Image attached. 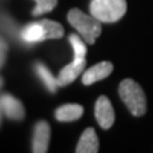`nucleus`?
I'll return each mask as SVG.
<instances>
[{
    "mask_svg": "<svg viewBox=\"0 0 153 153\" xmlns=\"http://www.w3.org/2000/svg\"><path fill=\"white\" fill-rule=\"evenodd\" d=\"M0 106H1L3 114H4L9 119L22 120L23 118H24V115H26L22 102H20L19 99H16L14 97L9 95V94L0 95Z\"/></svg>",
    "mask_w": 153,
    "mask_h": 153,
    "instance_id": "6",
    "label": "nucleus"
},
{
    "mask_svg": "<svg viewBox=\"0 0 153 153\" xmlns=\"http://www.w3.org/2000/svg\"><path fill=\"white\" fill-rule=\"evenodd\" d=\"M50 143V125L44 120L36 123L33 136V152L34 153H45L48 150Z\"/></svg>",
    "mask_w": 153,
    "mask_h": 153,
    "instance_id": "9",
    "label": "nucleus"
},
{
    "mask_svg": "<svg viewBox=\"0 0 153 153\" xmlns=\"http://www.w3.org/2000/svg\"><path fill=\"white\" fill-rule=\"evenodd\" d=\"M119 97L133 116H142L146 112V97L142 87L131 78L119 84Z\"/></svg>",
    "mask_w": 153,
    "mask_h": 153,
    "instance_id": "3",
    "label": "nucleus"
},
{
    "mask_svg": "<svg viewBox=\"0 0 153 153\" xmlns=\"http://www.w3.org/2000/svg\"><path fill=\"white\" fill-rule=\"evenodd\" d=\"M6 54H7V44H6V41L3 38L0 37V67L4 64Z\"/></svg>",
    "mask_w": 153,
    "mask_h": 153,
    "instance_id": "15",
    "label": "nucleus"
},
{
    "mask_svg": "<svg viewBox=\"0 0 153 153\" xmlns=\"http://www.w3.org/2000/svg\"><path fill=\"white\" fill-rule=\"evenodd\" d=\"M67 19L72 27L79 33L87 44H94L102 31V24L98 19L91 14H85L79 9H71L67 14Z\"/></svg>",
    "mask_w": 153,
    "mask_h": 153,
    "instance_id": "2",
    "label": "nucleus"
},
{
    "mask_svg": "<svg viewBox=\"0 0 153 153\" xmlns=\"http://www.w3.org/2000/svg\"><path fill=\"white\" fill-rule=\"evenodd\" d=\"M3 85V79H1V76H0V87Z\"/></svg>",
    "mask_w": 153,
    "mask_h": 153,
    "instance_id": "16",
    "label": "nucleus"
},
{
    "mask_svg": "<svg viewBox=\"0 0 153 153\" xmlns=\"http://www.w3.org/2000/svg\"><path fill=\"white\" fill-rule=\"evenodd\" d=\"M62 36H64V27L60 23L51 20L28 23L23 27L20 33V37L26 44L40 43L48 38H61Z\"/></svg>",
    "mask_w": 153,
    "mask_h": 153,
    "instance_id": "1",
    "label": "nucleus"
},
{
    "mask_svg": "<svg viewBox=\"0 0 153 153\" xmlns=\"http://www.w3.org/2000/svg\"><path fill=\"white\" fill-rule=\"evenodd\" d=\"M68 40H70L72 50H74V58H85V55H87L85 40L81 36H78V34H71Z\"/></svg>",
    "mask_w": 153,
    "mask_h": 153,
    "instance_id": "13",
    "label": "nucleus"
},
{
    "mask_svg": "<svg viewBox=\"0 0 153 153\" xmlns=\"http://www.w3.org/2000/svg\"><path fill=\"white\" fill-rule=\"evenodd\" d=\"M114 71V65L109 61H102L92 65L91 68H88L87 71L82 74V82L84 85H91L94 82L101 81L106 76L111 75V72Z\"/></svg>",
    "mask_w": 153,
    "mask_h": 153,
    "instance_id": "7",
    "label": "nucleus"
},
{
    "mask_svg": "<svg viewBox=\"0 0 153 153\" xmlns=\"http://www.w3.org/2000/svg\"><path fill=\"white\" fill-rule=\"evenodd\" d=\"M84 114V108L78 104H67L55 111V119L60 122H72L79 119Z\"/></svg>",
    "mask_w": 153,
    "mask_h": 153,
    "instance_id": "11",
    "label": "nucleus"
},
{
    "mask_svg": "<svg viewBox=\"0 0 153 153\" xmlns=\"http://www.w3.org/2000/svg\"><path fill=\"white\" fill-rule=\"evenodd\" d=\"M99 149L98 136L94 128H87L82 133L79 142L76 145V153H97Z\"/></svg>",
    "mask_w": 153,
    "mask_h": 153,
    "instance_id": "10",
    "label": "nucleus"
},
{
    "mask_svg": "<svg viewBox=\"0 0 153 153\" xmlns=\"http://www.w3.org/2000/svg\"><path fill=\"white\" fill-rule=\"evenodd\" d=\"M85 58H74L71 64L65 65L62 70L60 71L58 76H57V81L60 87H65L68 84H71L74 79H76V76H79L84 68H85Z\"/></svg>",
    "mask_w": 153,
    "mask_h": 153,
    "instance_id": "8",
    "label": "nucleus"
},
{
    "mask_svg": "<svg viewBox=\"0 0 153 153\" xmlns=\"http://www.w3.org/2000/svg\"><path fill=\"white\" fill-rule=\"evenodd\" d=\"M58 3V0H36V7L33 10L34 16H40L44 13H48L54 9Z\"/></svg>",
    "mask_w": 153,
    "mask_h": 153,
    "instance_id": "14",
    "label": "nucleus"
},
{
    "mask_svg": "<svg viewBox=\"0 0 153 153\" xmlns=\"http://www.w3.org/2000/svg\"><path fill=\"white\" fill-rule=\"evenodd\" d=\"M1 112H3V111H1V106H0V120H1Z\"/></svg>",
    "mask_w": 153,
    "mask_h": 153,
    "instance_id": "17",
    "label": "nucleus"
},
{
    "mask_svg": "<svg viewBox=\"0 0 153 153\" xmlns=\"http://www.w3.org/2000/svg\"><path fill=\"white\" fill-rule=\"evenodd\" d=\"M126 0H91L89 11L101 23H115L125 16Z\"/></svg>",
    "mask_w": 153,
    "mask_h": 153,
    "instance_id": "4",
    "label": "nucleus"
},
{
    "mask_svg": "<svg viewBox=\"0 0 153 153\" xmlns=\"http://www.w3.org/2000/svg\"><path fill=\"white\" fill-rule=\"evenodd\" d=\"M95 118L102 129H109L115 122V112L111 101L106 97H99L95 104Z\"/></svg>",
    "mask_w": 153,
    "mask_h": 153,
    "instance_id": "5",
    "label": "nucleus"
},
{
    "mask_svg": "<svg viewBox=\"0 0 153 153\" xmlns=\"http://www.w3.org/2000/svg\"><path fill=\"white\" fill-rule=\"evenodd\" d=\"M36 72H37V75L40 76V79L44 82V85L48 88L50 92H55V91H57L58 81H57V78L53 76V74L50 72V70L47 67L43 65V64H40V62H37V64H36Z\"/></svg>",
    "mask_w": 153,
    "mask_h": 153,
    "instance_id": "12",
    "label": "nucleus"
}]
</instances>
